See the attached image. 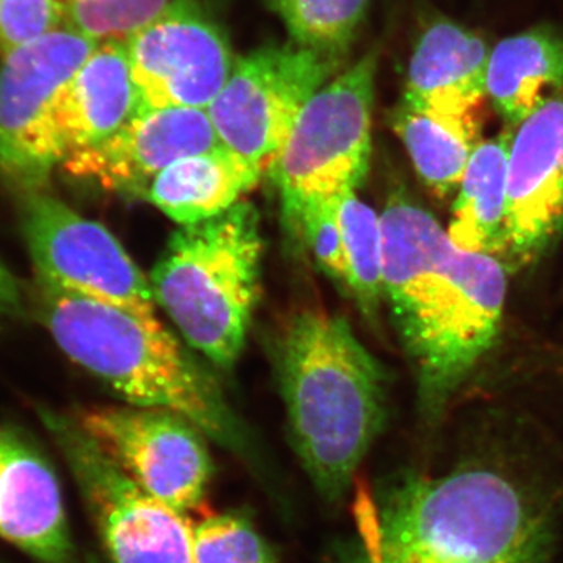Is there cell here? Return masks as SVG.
<instances>
[{"label": "cell", "mask_w": 563, "mask_h": 563, "mask_svg": "<svg viewBox=\"0 0 563 563\" xmlns=\"http://www.w3.org/2000/svg\"><path fill=\"white\" fill-rule=\"evenodd\" d=\"M342 229L346 287L366 317H374L384 296L383 225L380 217L358 199L343 192L336 202Z\"/></svg>", "instance_id": "22"}, {"label": "cell", "mask_w": 563, "mask_h": 563, "mask_svg": "<svg viewBox=\"0 0 563 563\" xmlns=\"http://www.w3.org/2000/svg\"><path fill=\"white\" fill-rule=\"evenodd\" d=\"M24 232L40 284L155 318V299L117 236L46 191L27 195Z\"/></svg>", "instance_id": "10"}, {"label": "cell", "mask_w": 563, "mask_h": 563, "mask_svg": "<svg viewBox=\"0 0 563 563\" xmlns=\"http://www.w3.org/2000/svg\"><path fill=\"white\" fill-rule=\"evenodd\" d=\"M196 563H277L269 543L246 515L222 512L192 525Z\"/></svg>", "instance_id": "24"}, {"label": "cell", "mask_w": 563, "mask_h": 563, "mask_svg": "<svg viewBox=\"0 0 563 563\" xmlns=\"http://www.w3.org/2000/svg\"><path fill=\"white\" fill-rule=\"evenodd\" d=\"M488 57L490 47L483 36L453 21L433 22L415 47L404 106L479 131Z\"/></svg>", "instance_id": "15"}, {"label": "cell", "mask_w": 563, "mask_h": 563, "mask_svg": "<svg viewBox=\"0 0 563 563\" xmlns=\"http://www.w3.org/2000/svg\"><path fill=\"white\" fill-rule=\"evenodd\" d=\"M380 225L384 295L413 363L422 410L435 417L498 336L506 272L499 258L455 246L404 191L393 192Z\"/></svg>", "instance_id": "1"}, {"label": "cell", "mask_w": 563, "mask_h": 563, "mask_svg": "<svg viewBox=\"0 0 563 563\" xmlns=\"http://www.w3.org/2000/svg\"><path fill=\"white\" fill-rule=\"evenodd\" d=\"M40 285L44 322L70 361L132 406L180 415L251 468L265 466L220 384L161 322L79 292Z\"/></svg>", "instance_id": "4"}, {"label": "cell", "mask_w": 563, "mask_h": 563, "mask_svg": "<svg viewBox=\"0 0 563 563\" xmlns=\"http://www.w3.org/2000/svg\"><path fill=\"white\" fill-rule=\"evenodd\" d=\"M140 107L125 41H101L70 80L63 99L65 161L117 135Z\"/></svg>", "instance_id": "17"}, {"label": "cell", "mask_w": 563, "mask_h": 563, "mask_svg": "<svg viewBox=\"0 0 563 563\" xmlns=\"http://www.w3.org/2000/svg\"><path fill=\"white\" fill-rule=\"evenodd\" d=\"M172 0H70L69 27L99 41H128Z\"/></svg>", "instance_id": "25"}, {"label": "cell", "mask_w": 563, "mask_h": 563, "mask_svg": "<svg viewBox=\"0 0 563 563\" xmlns=\"http://www.w3.org/2000/svg\"><path fill=\"white\" fill-rule=\"evenodd\" d=\"M563 228V95L517 125L507 172L504 265L536 262Z\"/></svg>", "instance_id": "13"}, {"label": "cell", "mask_w": 563, "mask_h": 563, "mask_svg": "<svg viewBox=\"0 0 563 563\" xmlns=\"http://www.w3.org/2000/svg\"><path fill=\"white\" fill-rule=\"evenodd\" d=\"M563 36L540 25L509 36L490 51L487 98L517 128L563 95Z\"/></svg>", "instance_id": "19"}, {"label": "cell", "mask_w": 563, "mask_h": 563, "mask_svg": "<svg viewBox=\"0 0 563 563\" xmlns=\"http://www.w3.org/2000/svg\"><path fill=\"white\" fill-rule=\"evenodd\" d=\"M46 424L79 485L113 563H196L187 515L144 490L69 418L46 415Z\"/></svg>", "instance_id": "9"}, {"label": "cell", "mask_w": 563, "mask_h": 563, "mask_svg": "<svg viewBox=\"0 0 563 563\" xmlns=\"http://www.w3.org/2000/svg\"><path fill=\"white\" fill-rule=\"evenodd\" d=\"M336 202L339 198L309 202L285 218L312 252L322 272L346 284V262Z\"/></svg>", "instance_id": "26"}, {"label": "cell", "mask_w": 563, "mask_h": 563, "mask_svg": "<svg viewBox=\"0 0 563 563\" xmlns=\"http://www.w3.org/2000/svg\"><path fill=\"white\" fill-rule=\"evenodd\" d=\"M510 143L509 133H504L474 147L448 229L461 250L496 258L503 254Z\"/></svg>", "instance_id": "20"}, {"label": "cell", "mask_w": 563, "mask_h": 563, "mask_svg": "<svg viewBox=\"0 0 563 563\" xmlns=\"http://www.w3.org/2000/svg\"><path fill=\"white\" fill-rule=\"evenodd\" d=\"M21 290L10 269L0 262V317L14 313L20 307Z\"/></svg>", "instance_id": "28"}, {"label": "cell", "mask_w": 563, "mask_h": 563, "mask_svg": "<svg viewBox=\"0 0 563 563\" xmlns=\"http://www.w3.org/2000/svg\"><path fill=\"white\" fill-rule=\"evenodd\" d=\"M125 47L140 109L207 110L235 65L228 35L198 0H172Z\"/></svg>", "instance_id": "11"}, {"label": "cell", "mask_w": 563, "mask_h": 563, "mask_svg": "<svg viewBox=\"0 0 563 563\" xmlns=\"http://www.w3.org/2000/svg\"><path fill=\"white\" fill-rule=\"evenodd\" d=\"M551 518L512 474L461 465L402 476L361 504L331 563H544Z\"/></svg>", "instance_id": "2"}, {"label": "cell", "mask_w": 563, "mask_h": 563, "mask_svg": "<svg viewBox=\"0 0 563 563\" xmlns=\"http://www.w3.org/2000/svg\"><path fill=\"white\" fill-rule=\"evenodd\" d=\"M393 128L401 136L422 181L440 198H446L461 185L477 132L437 120L402 106L393 117Z\"/></svg>", "instance_id": "21"}, {"label": "cell", "mask_w": 563, "mask_h": 563, "mask_svg": "<svg viewBox=\"0 0 563 563\" xmlns=\"http://www.w3.org/2000/svg\"><path fill=\"white\" fill-rule=\"evenodd\" d=\"M81 429L133 481L173 509H199L213 476L207 437L180 415L147 407H96Z\"/></svg>", "instance_id": "12"}, {"label": "cell", "mask_w": 563, "mask_h": 563, "mask_svg": "<svg viewBox=\"0 0 563 563\" xmlns=\"http://www.w3.org/2000/svg\"><path fill=\"white\" fill-rule=\"evenodd\" d=\"M99 41L66 27L2 55L0 172L25 195L44 191L65 161V92Z\"/></svg>", "instance_id": "7"}, {"label": "cell", "mask_w": 563, "mask_h": 563, "mask_svg": "<svg viewBox=\"0 0 563 563\" xmlns=\"http://www.w3.org/2000/svg\"><path fill=\"white\" fill-rule=\"evenodd\" d=\"M261 214L240 201L203 222L181 225L151 273L155 301L181 335L228 369L242 354L261 295Z\"/></svg>", "instance_id": "5"}, {"label": "cell", "mask_w": 563, "mask_h": 563, "mask_svg": "<svg viewBox=\"0 0 563 563\" xmlns=\"http://www.w3.org/2000/svg\"><path fill=\"white\" fill-rule=\"evenodd\" d=\"M70 0H0V55L69 27Z\"/></svg>", "instance_id": "27"}, {"label": "cell", "mask_w": 563, "mask_h": 563, "mask_svg": "<svg viewBox=\"0 0 563 563\" xmlns=\"http://www.w3.org/2000/svg\"><path fill=\"white\" fill-rule=\"evenodd\" d=\"M343 62L291 40L239 58L207 109L222 146L262 172L272 169L303 107L342 73Z\"/></svg>", "instance_id": "8"}, {"label": "cell", "mask_w": 563, "mask_h": 563, "mask_svg": "<svg viewBox=\"0 0 563 563\" xmlns=\"http://www.w3.org/2000/svg\"><path fill=\"white\" fill-rule=\"evenodd\" d=\"M292 448L314 490L340 503L387 417V374L339 314L303 310L277 344Z\"/></svg>", "instance_id": "3"}, {"label": "cell", "mask_w": 563, "mask_h": 563, "mask_svg": "<svg viewBox=\"0 0 563 563\" xmlns=\"http://www.w3.org/2000/svg\"><path fill=\"white\" fill-rule=\"evenodd\" d=\"M0 537L40 562L74 563L57 477L11 429H0Z\"/></svg>", "instance_id": "16"}, {"label": "cell", "mask_w": 563, "mask_h": 563, "mask_svg": "<svg viewBox=\"0 0 563 563\" xmlns=\"http://www.w3.org/2000/svg\"><path fill=\"white\" fill-rule=\"evenodd\" d=\"M377 52L336 74L307 102L272 169L284 214L335 199L365 179L372 155Z\"/></svg>", "instance_id": "6"}, {"label": "cell", "mask_w": 563, "mask_h": 563, "mask_svg": "<svg viewBox=\"0 0 563 563\" xmlns=\"http://www.w3.org/2000/svg\"><path fill=\"white\" fill-rule=\"evenodd\" d=\"M218 146L221 141L207 110L140 109L117 135L62 166L107 190L144 196L163 169Z\"/></svg>", "instance_id": "14"}, {"label": "cell", "mask_w": 563, "mask_h": 563, "mask_svg": "<svg viewBox=\"0 0 563 563\" xmlns=\"http://www.w3.org/2000/svg\"><path fill=\"white\" fill-rule=\"evenodd\" d=\"M262 174L257 166L221 144L163 169L144 198L177 224H198L242 201Z\"/></svg>", "instance_id": "18"}, {"label": "cell", "mask_w": 563, "mask_h": 563, "mask_svg": "<svg viewBox=\"0 0 563 563\" xmlns=\"http://www.w3.org/2000/svg\"><path fill=\"white\" fill-rule=\"evenodd\" d=\"M372 0H266L299 46L346 58Z\"/></svg>", "instance_id": "23"}]
</instances>
